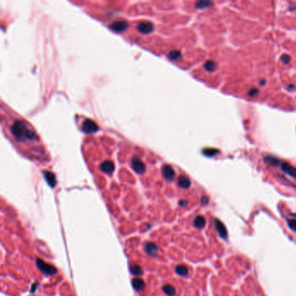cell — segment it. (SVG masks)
I'll list each match as a JSON object with an SVG mask.
<instances>
[{"label": "cell", "mask_w": 296, "mask_h": 296, "mask_svg": "<svg viewBox=\"0 0 296 296\" xmlns=\"http://www.w3.org/2000/svg\"><path fill=\"white\" fill-rule=\"evenodd\" d=\"M130 272L133 273L134 275H137V276H140L143 273V271L142 269V267L140 266H138L137 264H133L130 266Z\"/></svg>", "instance_id": "18"}, {"label": "cell", "mask_w": 296, "mask_h": 296, "mask_svg": "<svg viewBox=\"0 0 296 296\" xmlns=\"http://www.w3.org/2000/svg\"><path fill=\"white\" fill-rule=\"evenodd\" d=\"M258 93H259V91L257 90V89H252V90H250V91H249V96H251V97H254V96H256V95H258Z\"/></svg>", "instance_id": "25"}, {"label": "cell", "mask_w": 296, "mask_h": 296, "mask_svg": "<svg viewBox=\"0 0 296 296\" xmlns=\"http://www.w3.org/2000/svg\"><path fill=\"white\" fill-rule=\"evenodd\" d=\"M214 227H215L217 233L220 236V238L226 241L228 239V230L225 227V225L223 224V222H221L218 219H215L214 220Z\"/></svg>", "instance_id": "3"}, {"label": "cell", "mask_w": 296, "mask_h": 296, "mask_svg": "<svg viewBox=\"0 0 296 296\" xmlns=\"http://www.w3.org/2000/svg\"><path fill=\"white\" fill-rule=\"evenodd\" d=\"M204 69L208 72H212L214 70H215V69H216V63L214 61H207L205 64H204Z\"/></svg>", "instance_id": "19"}, {"label": "cell", "mask_w": 296, "mask_h": 296, "mask_svg": "<svg viewBox=\"0 0 296 296\" xmlns=\"http://www.w3.org/2000/svg\"><path fill=\"white\" fill-rule=\"evenodd\" d=\"M162 174L167 180L171 181V180H173V178L175 176V171H174V169L172 168L171 166L165 165L164 167L162 168Z\"/></svg>", "instance_id": "10"}, {"label": "cell", "mask_w": 296, "mask_h": 296, "mask_svg": "<svg viewBox=\"0 0 296 296\" xmlns=\"http://www.w3.org/2000/svg\"><path fill=\"white\" fill-rule=\"evenodd\" d=\"M100 168L103 172H104L106 174H111L114 171L115 165L114 163L110 161H105L101 164Z\"/></svg>", "instance_id": "8"}, {"label": "cell", "mask_w": 296, "mask_h": 296, "mask_svg": "<svg viewBox=\"0 0 296 296\" xmlns=\"http://www.w3.org/2000/svg\"><path fill=\"white\" fill-rule=\"evenodd\" d=\"M265 160H266L267 162H268L270 164H273V165H277L280 162L278 159L274 158L273 156H267V157H265Z\"/></svg>", "instance_id": "22"}, {"label": "cell", "mask_w": 296, "mask_h": 296, "mask_svg": "<svg viewBox=\"0 0 296 296\" xmlns=\"http://www.w3.org/2000/svg\"><path fill=\"white\" fill-rule=\"evenodd\" d=\"M131 164H132V168L133 169L139 174H143L145 172V165L144 163L141 161V159H139L137 156H133V158L131 160Z\"/></svg>", "instance_id": "5"}, {"label": "cell", "mask_w": 296, "mask_h": 296, "mask_svg": "<svg viewBox=\"0 0 296 296\" xmlns=\"http://www.w3.org/2000/svg\"><path fill=\"white\" fill-rule=\"evenodd\" d=\"M281 60L282 61L283 63L288 64V63H289V62H290V57L288 56V55H283V56L281 57Z\"/></svg>", "instance_id": "24"}, {"label": "cell", "mask_w": 296, "mask_h": 296, "mask_svg": "<svg viewBox=\"0 0 296 296\" xmlns=\"http://www.w3.org/2000/svg\"><path fill=\"white\" fill-rule=\"evenodd\" d=\"M145 251L150 255H155L158 252V248L155 243L147 242L145 244Z\"/></svg>", "instance_id": "11"}, {"label": "cell", "mask_w": 296, "mask_h": 296, "mask_svg": "<svg viewBox=\"0 0 296 296\" xmlns=\"http://www.w3.org/2000/svg\"><path fill=\"white\" fill-rule=\"evenodd\" d=\"M11 131L17 141L24 143V142H37L38 141V137L37 133L29 127L27 123L23 121L16 120L11 126Z\"/></svg>", "instance_id": "1"}, {"label": "cell", "mask_w": 296, "mask_h": 296, "mask_svg": "<svg viewBox=\"0 0 296 296\" xmlns=\"http://www.w3.org/2000/svg\"><path fill=\"white\" fill-rule=\"evenodd\" d=\"M36 264H37V267H38V269L41 272H43L45 274H47V275H53V274L57 273V270L56 269L55 267L51 265V264L46 263L45 261H44L41 259H37Z\"/></svg>", "instance_id": "2"}, {"label": "cell", "mask_w": 296, "mask_h": 296, "mask_svg": "<svg viewBox=\"0 0 296 296\" xmlns=\"http://www.w3.org/2000/svg\"><path fill=\"white\" fill-rule=\"evenodd\" d=\"M281 169L288 175L296 177V168L288 162H281Z\"/></svg>", "instance_id": "9"}, {"label": "cell", "mask_w": 296, "mask_h": 296, "mask_svg": "<svg viewBox=\"0 0 296 296\" xmlns=\"http://www.w3.org/2000/svg\"><path fill=\"white\" fill-rule=\"evenodd\" d=\"M175 273L181 276H187L189 273V269L186 266L183 265H178L175 267Z\"/></svg>", "instance_id": "17"}, {"label": "cell", "mask_w": 296, "mask_h": 296, "mask_svg": "<svg viewBox=\"0 0 296 296\" xmlns=\"http://www.w3.org/2000/svg\"><path fill=\"white\" fill-rule=\"evenodd\" d=\"M190 184L191 183L188 177L182 175L178 178V185L182 189H189L190 187Z\"/></svg>", "instance_id": "13"}, {"label": "cell", "mask_w": 296, "mask_h": 296, "mask_svg": "<svg viewBox=\"0 0 296 296\" xmlns=\"http://www.w3.org/2000/svg\"><path fill=\"white\" fill-rule=\"evenodd\" d=\"M82 129L86 133H94L98 130L97 124L91 119H85L83 122Z\"/></svg>", "instance_id": "4"}, {"label": "cell", "mask_w": 296, "mask_h": 296, "mask_svg": "<svg viewBox=\"0 0 296 296\" xmlns=\"http://www.w3.org/2000/svg\"><path fill=\"white\" fill-rule=\"evenodd\" d=\"M162 291L167 294L168 296H175V288L173 287V286H171V285H169V284H166V285H164L163 287H162Z\"/></svg>", "instance_id": "16"}, {"label": "cell", "mask_w": 296, "mask_h": 296, "mask_svg": "<svg viewBox=\"0 0 296 296\" xmlns=\"http://www.w3.org/2000/svg\"><path fill=\"white\" fill-rule=\"evenodd\" d=\"M288 225L293 231L296 232V219H289V220H288Z\"/></svg>", "instance_id": "23"}, {"label": "cell", "mask_w": 296, "mask_h": 296, "mask_svg": "<svg viewBox=\"0 0 296 296\" xmlns=\"http://www.w3.org/2000/svg\"><path fill=\"white\" fill-rule=\"evenodd\" d=\"M127 27H128V23L126 21H123V20L116 21L113 23H111V25H110V29L115 30V31H117V32L123 31Z\"/></svg>", "instance_id": "7"}, {"label": "cell", "mask_w": 296, "mask_h": 296, "mask_svg": "<svg viewBox=\"0 0 296 296\" xmlns=\"http://www.w3.org/2000/svg\"><path fill=\"white\" fill-rule=\"evenodd\" d=\"M153 24L150 22H142L137 25V30L143 34L150 33L153 30Z\"/></svg>", "instance_id": "6"}, {"label": "cell", "mask_w": 296, "mask_h": 296, "mask_svg": "<svg viewBox=\"0 0 296 296\" xmlns=\"http://www.w3.org/2000/svg\"><path fill=\"white\" fill-rule=\"evenodd\" d=\"M187 201H180V202H179V204H180V206H182V207H185V206L187 205Z\"/></svg>", "instance_id": "27"}, {"label": "cell", "mask_w": 296, "mask_h": 296, "mask_svg": "<svg viewBox=\"0 0 296 296\" xmlns=\"http://www.w3.org/2000/svg\"><path fill=\"white\" fill-rule=\"evenodd\" d=\"M181 57V52L177 51H173L170 53L168 54V57L172 60H176Z\"/></svg>", "instance_id": "21"}, {"label": "cell", "mask_w": 296, "mask_h": 296, "mask_svg": "<svg viewBox=\"0 0 296 296\" xmlns=\"http://www.w3.org/2000/svg\"><path fill=\"white\" fill-rule=\"evenodd\" d=\"M211 5H212V3L211 2H208V1H200V2L196 3V7L197 8V9H204V8L210 6Z\"/></svg>", "instance_id": "20"}, {"label": "cell", "mask_w": 296, "mask_h": 296, "mask_svg": "<svg viewBox=\"0 0 296 296\" xmlns=\"http://www.w3.org/2000/svg\"><path fill=\"white\" fill-rule=\"evenodd\" d=\"M45 177L47 182L51 185V187H54L56 185L57 181H56V176H55L53 173L45 171Z\"/></svg>", "instance_id": "15"}, {"label": "cell", "mask_w": 296, "mask_h": 296, "mask_svg": "<svg viewBox=\"0 0 296 296\" xmlns=\"http://www.w3.org/2000/svg\"><path fill=\"white\" fill-rule=\"evenodd\" d=\"M201 201H202V203L203 205H206V204L208 203V198L207 197V196H202Z\"/></svg>", "instance_id": "26"}, {"label": "cell", "mask_w": 296, "mask_h": 296, "mask_svg": "<svg viewBox=\"0 0 296 296\" xmlns=\"http://www.w3.org/2000/svg\"><path fill=\"white\" fill-rule=\"evenodd\" d=\"M132 284H133L134 288L136 289L137 291H140V290H142L145 287L144 281H143V279H141V278H135L132 281Z\"/></svg>", "instance_id": "14"}, {"label": "cell", "mask_w": 296, "mask_h": 296, "mask_svg": "<svg viewBox=\"0 0 296 296\" xmlns=\"http://www.w3.org/2000/svg\"><path fill=\"white\" fill-rule=\"evenodd\" d=\"M206 224V219L202 215H198L194 220V226L198 229H202L204 228Z\"/></svg>", "instance_id": "12"}]
</instances>
